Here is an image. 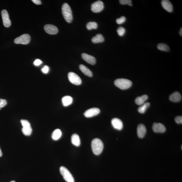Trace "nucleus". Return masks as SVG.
<instances>
[{
  "label": "nucleus",
  "instance_id": "obj_1",
  "mask_svg": "<svg viewBox=\"0 0 182 182\" xmlns=\"http://www.w3.org/2000/svg\"><path fill=\"white\" fill-rule=\"evenodd\" d=\"M92 148L93 153L95 155H99L102 152L104 149L102 141L98 138L93 139L92 142Z\"/></svg>",
  "mask_w": 182,
  "mask_h": 182
},
{
  "label": "nucleus",
  "instance_id": "obj_2",
  "mask_svg": "<svg viewBox=\"0 0 182 182\" xmlns=\"http://www.w3.org/2000/svg\"><path fill=\"white\" fill-rule=\"evenodd\" d=\"M62 12L63 17L67 22L70 23L73 20L72 12L68 4L64 3L62 7Z\"/></svg>",
  "mask_w": 182,
  "mask_h": 182
},
{
  "label": "nucleus",
  "instance_id": "obj_3",
  "mask_svg": "<svg viewBox=\"0 0 182 182\" xmlns=\"http://www.w3.org/2000/svg\"><path fill=\"white\" fill-rule=\"evenodd\" d=\"M114 84L118 88L122 90L128 89L132 85V82L127 79H118L114 81Z\"/></svg>",
  "mask_w": 182,
  "mask_h": 182
},
{
  "label": "nucleus",
  "instance_id": "obj_4",
  "mask_svg": "<svg viewBox=\"0 0 182 182\" xmlns=\"http://www.w3.org/2000/svg\"><path fill=\"white\" fill-rule=\"evenodd\" d=\"M21 124L23 126L22 132L25 136H30L32 132L31 124L28 120L25 119L21 120Z\"/></svg>",
  "mask_w": 182,
  "mask_h": 182
},
{
  "label": "nucleus",
  "instance_id": "obj_5",
  "mask_svg": "<svg viewBox=\"0 0 182 182\" xmlns=\"http://www.w3.org/2000/svg\"><path fill=\"white\" fill-rule=\"evenodd\" d=\"M61 174L63 179L67 182H74V179L68 169L65 167L61 166L60 168Z\"/></svg>",
  "mask_w": 182,
  "mask_h": 182
},
{
  "label": "nucleus",
  "instance_id": "obj_6",
  "mask_svg": "<svg viewBox=\"0 0 182 182\" xmlns=\"http://www.w3.org/2000/svg\"><path fill=\"white\" fill-rule=\"evenodd\" d=\"M31 40L30 36L27 34H24L16 38L14 40V43L16 44L26 45L28 44Z\"/></svg>",
  "mask_w": 182,
  "mask_h": 182
},
{
  "label": "nucleus",
  "instance_id": "obj_7",
  "mask_svg": "<svg viewBox=\"0 0 182 182\" xmlns=\"http://www.w3.org/2000/svg\"><path fill=\"white\" fill-rule=\"evenodd\" d=\"M68 77L69 81L72 83L79 85L82 83V80L81 78L77 74L73 72H70L69 73Z\"/></svg>",
  "mask_w": 182,
  "mask_h": 182
},
{
  "label": "nucleus",
  "instance_id": "obj_8",
  "mask_svg": "<svg viewBox=\"0 0 182 182\" xmlns=\"http://www.w3.org/2000/svg\"><path fill=\"white\" fill-rule=\"evenodd\" d=\"M104 8V5L102 1H98L95 2L91 5V10L95 13L100 12Z\"/></svg>",
  "mask_w": 182,
  "mask_h": 182
},
{
  "label": "nucleus",
  "instance_id": "obj_9",
  "mask_svg": "<svg viewBox=\"0 0 182 182\" xmlns=\"http://www.w3.org/2000/svg\"><path fill=\"white\" fill-rule=\"evenodd\" d=\"M1 16L3 24L6 27H8L11 25V22L9 19V15L7 10H2Z\"/></svg>",
  "mask_w": 182,
  "mask_h": 182
},
{
  "label": "nucleus",
  "instance_id": "obj_10",
  "mask_svg": "<svg viewBox=\"0 0 182 182\" xmlns=\"http://www.w3.org/2000/svg\"><path fill=\"white\" fill-rule=\"evenodd\" d=\"M100 110L98 108H93L86 110L85 112L84 115L86 117H92L98 115L100 113Z\"/></svg>",
  "mask_w": 182,
  "mask_h": 182
},
{
  "label": "nucleus",
  "instance_id": "obj_11",
  "mask_svg": "<svg viewBox=\"0 0 182 182\" xmlns=\"http://www.w3.org/2000/svg\"><path fill=\"white\" fill-rule=\"evenodd\" d=\"M152 128L154 132L156 133H163L166 131L164 125L160 123H154Z\"/></svg>",
  "mask_w": 182,
  "mask_h": 182
},
{
  "label": "nucleus",
  "instance_id": "obj_12",
  "mask_svg": "<svg viewBox=\"0 0 182 182\" xmlns=\"http://www.w3.org/2000/svg\"><path fill=\"white\" fill-rule=\"evenodd\" d=\"M44 29L47 33L50 35L56 34L58 31V28L54 25L51 24L45 25Z\"/></svg>",
  "mask_w": 182,
  "mask_h": 182
},
{
  "label": "nucleus",
  "instance_id": "obj_13",
  "mask_svg": "<svg viewBox=\"0 0 182 182\" xmlns=\"http://www.w3.org/2000/svg\"><path fill=\"white\" fill-rule=\"evenodd\" d=\"M113 127L116 130H121L123 128V124L122 120L118 118H114L111 120Z\"/></svg>",
  "mask_w": 182,
  "mask_h": 182
},
{
  "label": "nucleus",
  "instance_id": "obj_14",
  "mask_svg": "<svg viewBox=\"0 0 182 182\" xmlns=\"http://www.w3.org/2000/svg\"><path fill=\"white\" fill-rule=\"evenodd\" d=\"M147 132V129L144 125L140 124L138 126L137 133L139 138H142L144 137Z\"/></svg>",
  "mask_w": 182,
  "mask_h": 182
},
{
  "label": "nucleus",
  "instance_id": "obj_15",
  "mask_svg": "<svg viewBox=\"0 0 182 182\" xmlns=\"http://www.w3.org/2000/svg\"><path fill=\"white\" fill-rule=\"evenodd\" d=\"M81 56L83 60L89 64L94 65L96 63V59L94 56L85 53H82Z\"/></svg>",
  "mask_w": 182,
  "mask_h": 182
},
{
  "label": "nucleus",
  "instance_id": "obj_16",
  "mask_svg": "<svg viewBox=\"0 0 182 182\" xmlns=\"http://www.w3.org/2000/svg\"><path fill=\"white\" fill-rule=\"evenodd\" d=\"M162 6L163 8L168 12H172L173 10L172 4L168 0H163L161 1Z\"/></svg>",
  "mask_w": 182,
  "mask_h": 182
},
{
  "label": "nucleus",
  "instance_id": "obj_17",
  "mask_svg": "<svg viewBox=\"0 0 182 182\" xmlns=\"http://www.w3.org/2000/svg\"><path fill=\"white\" fill-rule=\"evenodd\" d=\"M182 97L180 93L176 92L173 93L169 97V99L174 102H178L181 100Z\"/></svg>",
  "mask_w": 182,
  "mask_h": 182
},
{
  "label": "nucleus",
  "instance_id": "obj_18",
  "mask_svg": "<svg viewBox=\"0 0 182 182\" xmlns=\"http://www.w3.org/2000/svg\"><path fill=\"white\" fill-rule=\"evenodd\" d=\"M79 69L85 75L90 77H92V72L85 65H80Z\"/></svg>",
  "mask_w": 182,
  "mask_h": 182
},
{
  "label": "nucleus",
  "instance_id": "obj_19",
  "mask_svg": "<svg viewBox=\"0 0 182 182\" xmlns=\"http://www.w3.org/2000/svg\"><path fill=\"white\" fill-rule=\"evenodd\" d=\"M71 142L76 147H79L81 144L80 137L78 135L76 134H74L72 135Z\"/></svg>",
  "mask_w": 182,
  "mask_h": 182
},
{
  "label": "nucleus",
  "instance_id": "obj_20",
  "mask_svg": "<svg viewBox=\"0 0 182 182\" xmlns=\"http://www.w3.org/2000/svg\"><path fill=\"white\" fill-rule=\"evenodd\" d=\"M148 99L147 95H144L142 96L138 97L135 99V103L137 105H142L145 103Z\"/></svg>",
  "mask_w": 182,
  "mask_h": 182
},
{
  "label": "nucleus",
  "instance_id": "obj_21",
  "mask_svg": "<svg viewBox=\"0 0 182 182\" xmlns=\"http://www.w3.org/2000/svg\"><path fill=\"white\" fill-rule=\"evenodd\" d=\"M73 99L72 97L69 96H65L62 99L63 105L66 107L70 105L73 103Z\"/></svg>",
  "mask_w": 182,
  "mask_h": 182
},
{
  "label": "nucleus",
  "instance_id": "obj_22",
  "mask_svg": "<svg viewBox=\"0 0 182 182\" xmlns=\"http://www.w3.org/2000/svg\"><path fill=\"white\" fill-rule=\"evenodd\" d=\"M104 41V38L101 34H98L95 36L93 37L92 39V41L94 43H102Z\"/></svg>",
  "mask_w": 182,
  "mask_h": 182
},
{
  "label": "nucleus",
  "instance_id": "obj_23",
  "mask_svg": "<svg viewBox=\"0 0 182 182\" xmlns=\"http://www.w3.org/2000/svg\"><path fill=\"white\" fill-rule=\"evenodd\" d=\"M62 136V132L60 129H57L53 132L52 138L54 140H58Z\"/></svg>",
  "mask_w": 182,
  "mask_h": 182
},
{
  "label": "nucleus",
  "instance_id": "obj_24",
  "mask_svg": "<svg viewBox=\"0 0 182 182\" xmlns=\"http://www.w3.org/2000/svg\"><path fill=\"white\" fill-rule=\"evenodd\" d=\"M150 106L149 103L147 102L144 104H143L141 106L139 107L138 109L139 113H144L147 110Z\"/></svg>",
  "mask_w": 182,
  "mask_h": 182
},
{
  "label": "nucleus",
  "instance_id": "obj_25",
  "mask_svg": "<svg viewBox=\"0 0 182 182\" xmlns=\"http://www.w3.org/2000/svg\"><path fill=\"white\" fill-rule=\"evenodd\" d=\"M157 48L158 50L162 51L168 52L170 50L169 46L167 44L164 43H160L158 44Z\"/></svg>",
  "mask_w": 182,
  "mask_h": 182
},
{
  "label": "nucleus",
  "instance_id": "obj_26",
  "mask_svg": "<svg viewBox=\"0 0 182 182\" xmlns=\"http://www.w3.org/2000/svg\"><path fill=\"white\" fill-rule=\"evenodd\" d=\"M98 27L97 23L94 22H89L86 24V28L89 30L92 29H96Z\"/></svg>",
  "mask_w": 182,
  "mask_h": 182
},
{
  "label": "nucleus",
  "instance_id": "obj_27",
  "mask_svg": "<svg viewBox=\"0 0 182 182\" xmlns=\"http://www.w3.org/2000/svg\"><path fill=\"white\" fill-rule=\"evenodd\" d=\"M117 32L118 35L120 37H122L125 33L126 30L124 27H120L117 29Z\"/></svg>",
  "mask_w": 182,
  "mask_h": 182
},
{
  "label": "nucleus",
  "instance_id": "obj_28",
  "mask_svg": "<svg viewBox=\"0 0 182 182\" xmlns=\"http://www.w3.org/2000/svg\"><path fill=\"white\" fill-rule=\"evenodd\" d=\"M119 2L122 5H128L130 6H132V1L131 0H120Z\"/></svg>",
  "mask_w": 182,
  "mask_h": 182
},
{
  "label": "nucleus",
  "instance_id": "obj_29",
  "mask_svg": "<svg viewBox=\"0 0 182 182\" xmlns=\"http://www.w3.org/2000/svg\"><path fill=\"white\" fill-rule=\"evenodd\" d=\"M126 21V18L124 16H122L119 18H118L116 20V22L118 24H121L123 23Z\"/></svg>",
  "mask_w": 182,
  "mask_h": 182
},
{
  "label": "nucleus",
  "instance_id": "obj_30",
  "mask_svg": "<svg viewBox=\"0 0 182 182\" xmlns=\"http://www.w3.org/2000/svg\"><path fill=\"white\" fill-rule=\"evenodd\" d=\"M7 104V101L5 99H0V109Z\"/></svg>",
  "mask_w": 182,
  "mask_h": 182
},
{
  "label": "nucleus",
  "instance_id": "obj_31",
  "mask_svg": "<svg viewBox=\"0 0 182 182\" xmlns=\"http://www.w3.org/2000/svg\"><path fill=\"white\" fill-rule=\"evenodd\" d=\"M42 71L44 74H47L49 71V67L47 65H45L42 69Z\"/></svg>",
  "mask_w": 182,
  "mask_h": 182
},
{
  "label": "nucleus",
  "instance_id": "obj_32",
  "mask_svg": "<svg viewBox=\"0 0 182 182\" xmlns=\"http://www.w3.org/2000/svg\"><path fill=\"white\" fill-rule=\"evenodd\" d=\"M175 121L178 124H182V116H178L175 118Z\"/></svg>",
  "mask_w": 182,
  "mask_h": 182
},
{
  "label": "nucleus",
  "instance_id": "obj_33",
  "mask_svg": "<svg viewBox=\"0 0 182 182\" xmlns=\"http://www.w3.org/2000/svg\"><path fill=\"white\" fill-rule=\"evenodd\" d=\"M42 63V61L41 60H39V59H38L34 61V62L33 63V64L35 66H38L41 65Z\"/></svg>",
  "mask_w": 182,
  "mask_h": 182
},
{
  "label": "nucleus",
  "instance_id": "obj_34",
  "mask_svg": "<svg viewBox=\"0 0 182 182\" xmlns=\"http://www.w3.org/2000/svg\"><path fill=\"white\" fill-rule=\"evenodd\" d=\"M32 1L36 5H40L42 4L41 1L40 0H32Z\"/></svg>",
  "mask_w": 182,
  "mask_h": 182
},
{
  "label": "nucleus",
  "instance_id": "obj_35",
  "mask_svg": "<svg viewBox=\"0 0 182 182\" xmlns=\"http://www.w3.org/2000/svg\"><path fill=\"white\" fill-rule=\"evenodd\" d=\"M179 33L180 35L182 37V27L181 28L180 30V31H179Z\"/></svg>",
  "mask_w": 182,
  "mask_h": 182
},
{
  "label": "nucleus",
  "instance_id": "obj_36",
  "mask_svg": "<svg viewBox=\"0 0 182 182\" xmlns=\"http://www.w3.org/2000/svg\"><path fill=\"white\" fill-rule=\"evenodd\" d=\"M2 156V152L1 149H0V157H1V156Z\"/></svg>",
  "mask_w": 182,
  "mask_h": 182
},
{
  "label": "nucleus",
  "instance_id": "obj_37",
  "mask_svg": "<svg viewBox=\"0 0 182 182\" xmlns=\"http://www.w3.org/2000/svg\"><path fill=\"white\" fill-rule=\"evenodd\" d=\"M10 182H15V181H10Z\"/></svg>",
  "mask_w": 182,
  "mask_h": 182
}]
</instances>
